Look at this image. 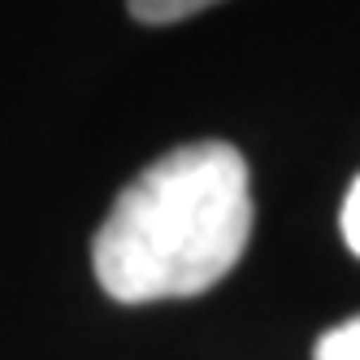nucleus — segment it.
Here are the masks:
<instances>
[{
	"label": "nucleus",
	"mask_w": 360,
	"mask_h": 360,
	"mask_svg": "<svg viewBox=\"0 0 360 360\" xmlns=\"http://www.w3.org/2000/svg\"><path fill=\"white\" fill-rule=\"evenodd\" d=\"M248 239L252 191L243 152L200 139L165 152L122 187L91 239V269L117 304L191 300L239 265Z\"/></svg>",
	"instance_id": "obj_1"
},
{
	"label": "nucleus",
	"mask_w": 360,
	"mask_h": 360,
	"mask_svg": "<svg viewBox=\"0 0 360 360\" xmlns=\"http://www.w3.org/2000/svg\"><path fill=\"white\" fill-rule=\"evenodd\" d=\"M313 360H360V317L326 330L313 347Z\"/></svg>",
	"instance_id": "obj_3"
},
{
	"label": "nucleus",
	"mask_w": 360,
	"mask_h": 360,
	"mask_svg": "<svg viewBox=\"0 0 360 360\" xmlns=\"http://www.w3.org/2000/svg\"><path fill=\"white\" fill-rule=\"evenodd\" d=\"M221 0H126V9H131L135 22L143 27H169V22H183L200 9H213Z\"/></svg>",
	"instance_id": "obj_2"
},
{
	"label": "nucleus",
	"mask_w": 360,
	"mask_h": 360,
	"mask_svg": "<svg viewBox=\"0 0 360 360\" xmlns=\"http://www.w3.org/2000/svg\"><path fill=\"white\" fill-rule=\"evenodd\" d=\"M339 230H343V243L352 256H360V174L352 178V187L343 195V209H339Z\"/></svg>",
	"instance_id": "obj_4"
}]
</instances>
